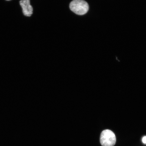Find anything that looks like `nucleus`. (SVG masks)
Returning a JSON list of instances; mask_svg holds the SVG:
<instances>
[{
  "mask_svg": "<svg viewBox=\"0 0 146 146\" xmlns=\"http://www.w3.org/2000/svg\"><path fill=\"white\" fill-rule=\"evenodd\" d=\"M70 10L78 15L86 14L89 10V5L84 0H73L69 5Z\"/></svg>",
  "mask_w": 146,
  "mask_h": 146,
  "instance_id": "nucleus-1",
  "label": "nucleus"
},
{
  "mask_svg": "<svg viewBox=\"0 0 146 146\" xmlns=\"http://www.w3.org/2000/svg\"><path fill=\"white\" fill-rule=\"evenodd\" d=\"M142 141L144 144L146 145V136H144L142 138Z\"/></svg>",
  "mask_w": 146,
  "mask_h": 146,
  "instance_id": "nucleus-4",
  "label": "nucleus"
},
{
  "mask_svg": "<svg viewBox=\"0 0 146 146\" xmlns=\"http://www.w3.org/2000/svg\"><path fill=\"white\" fill-rule=\"evenodd\" d=\"M19 4L22 10L23 15L27 17H30L33 13V8L30 4V0H21Z\"/></svg>",
  "mask_w": 146,
  "mask_h": 146,
  "instance_id": "nucleus-3",
  "label": "nucleus"
},
{
  "mask_svg": "<svg viewBox=\"0 0 146 146\" xmlns=\"http://www.w3.org/2000/svg\"><path fill=\"white\" fill-rule=\"evenodd\" d=\"M100 142L102 146H114L116 142L115 135L112 131L106 129L100 135Z\"/></svg>",
  "mask_w": 146,
  "mask_h": 146,
  "instance_id": "nucleus-2",
  "label": "nucleus"
},
{
  "mask_svg": "<svg viewBox=\"0 0 146 146\" xmlns=\"http://www.w3.org/2000/svg\"><path fill=\"white\" fill-rule=\"evenodd\" d=\"M5 1H12V0H5Z\"/></svg>",
  "mask_w": 146,
  "mask_h": 146,
  "instance_id": "nucleus-5",
  "label": "nucleus"
}]
</instances>
